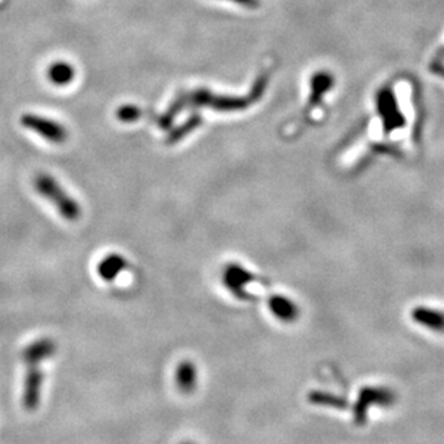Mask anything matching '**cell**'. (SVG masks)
I'll return each mask as SVG.
<instances>
[{
  "mask_svg": "<svg viewBox=\"0 0 444 444\" xmlns=\"http://www.w3.org/2000/svg\"><path fill=\"white\" fill-rule=\"evenodd\" d=\"M35 189L41 196L49 200L57 207L59 214L68 221H77L81 214L80 203L73 200L61 186L58 181L49 174H38L35 178Z\"/></svg>",
  "mask_w": 444,
  "mask_h": 444,
  "instance_id": "1",
  "label": "cell"
},
{
  "mask_svg": "<svg viewBox=\"0 0 444 444\" xmlns=\"http://www.w3.org/2000/svg\"><path fill=\"white\" fill-rule=\"evenodd\" d=\"M44 381H45V376L42 373L41 365H26L22 404L28 411H35L38 409V405L41 403Z\"/></svg>",
  "mask_w": 444,
  "mask_h": 444,
  "instance_id": "2",
  "label": "cell"
},
{
  "mask_svg": "<svg viewBox=\"0 0 444 444\" xmlns=\"http://www.w3.org/2000/svg\"><path fill=\"white\" fill-rule=\"evenodd\" d=\"M255 281V275L237 263H230L223 270V285L237 299H248L246 288Z\"/></svg>",
  "mask_w": 444,
  "mask_h": 444,
  "instance_id": "3",
  "label": "cell"
},
{
  "mask_svg": "<svg viewBox=\"0 0 444 444\" xmlns=\"http://www.w3.org/2000/svg\"><path fill=\"white\" fill-rule=\"evenodd\" d=\"M22 125L32 129V131L38 133L41 137L50 142H64L68 137L66 129L52 120L39 117V115H33V114H25L22 117Z\"/></svg>",
  "mask_w": 444,
  "mask_h": 444,
  "instance_id": "4",
  "label": "cell"
},
{
  "mask_svg": "<svg viewBox=\"0 0 444 444\" xmlns=\"http://www.w3.org/2000/svg\"><path fill=\"white\" fill-rule=\"evenodd\" d=\"M394 401V394L391 390H387V388H371L368 387L360 394V401L355 409V417L357 421H362V417L367 414V410L371 405H390Z\"/></svg>",
  "mask_w": 444,
  "mask_h": 444,
  "instance_id": "5",
  "label": "cell"
},
{
  "mask_svg": "<svg viewBox=\"0 0 444 444\" xmlns=\"http://www.w3.org/2000/svg\"><path fill=\"white\" fill-rule=\"evenodd\" d=\"M58 345L52 338H39L29 344L22 353V360L26 365H41L52 358L57 353Z\"/></svg>",
  "mask_w": 444,
  "mask_h": 444,
  "instance_id": "6",
  "label": "cell"
},
{
  "mask_svg": "<svg viewBox=\"0 0 444 444\" xmlns=\"http://www.w3.org/2000/svg\"><path fill=\"white\" fill-rule=\"evenodd\" d=\"M411 318L420 326L434 334H444V311L432 306H416L411 311Z\"/></svg>",
  "mask_w": 444,
  "mask_h": 444,
  "instance_id": "7",
  "label": "cell"
},
{
  "mask_svg": "<svg viewBox=\"0 0 444 444\" xmlns=\"http://www.w3.org/2000/svg\"><path fill=\"white\" fill-rule=\"evenodd\" d=\"M272 315L281 322L290 324L299 318V306L285 295H272L268 301Z\"/></svg>",
  "mask_w": 444,
  "mask_h": 444,
  "instance_id": "8",
  "label": "cell"
},
{
  "mask_svg": "<svg viewBox=\"0 0 444 444\" xmlns=\"http://www.w3.org/2000/svg\"><path fill=\"white\" fill-rule=\"evenodd\" d=\"M176 384L178 391L183 394H192L197 385V368L194 362L184 360L177 365Z\"/></svg>",
  "mask_w": 444,
  "mask_h": 444,
  "instance_id": "9",
  "label": "cell"
},
{
  "mask_svg": "<svg viewBox=\"0 0 444 444\" xmlns=\"http://www.w3.org/2000/svg\"><path fill=\"white\" fill-rule=\"evenodd\" d=\"M127 268H128V261L124 256H121L118 253H111V255L105 256L102 261L98 263L97 272H98L101 279L111 282V281L117 279V276L121 272H124Z\"/></svg>",
  "mask_w": 444,
  "mask_h": 444,
  "instance_id": "10",
  "label": "cell"
},
{
  "mask_svg": "<svg viewBox=\"0 0 444 444\" xmlns=\"http://www.w3.org/2000/svg\"><path fill=\"white\" fill-rule=\"evenodd\" d=\"M48 77L49 81L55 85H66L72 82L73 77H75V71H73L72 65H69L68 62L59 61L50 65L48 71Z\"/></svg>",
  "mask_w": 444,
  "mask_h": 444,
  "instance_id": "11",
  "label": "cell"
},
{
  "mask_svg": "<svg viewBox=\"0 0 444 444\" xmlns=\"http://www.w3.org/2000/svg\"><path fill=\"white\" fill-rule=\"evenodd\" d=\"M141 117V109L136 105H124L118 108L117 118L122 122H133Z\"/></svg>",
  "mask_w": 444,
  "mask_h": 444,
  "instance_id": "12",
  "label": "cell"
},
{
  "mask_svg": "<svg viewBox=\"0 0 444 444\" xmlns=\"http://www.w3.org/2000/svg\"><path fill=\"white\" fill-rule=\"evenodd\" d=\"M198 122H200V118H198V117H194V118L189 120L183 127H180V128L176 129V131L172 134V137L169 138V142H176V141H178L180 138H183L189 131L194 129V128L198 125Z\"/></svg>",
  "mask_w": 444,
  "mask_h": 444,
  "instance_id": "13",
  "label": "cell"
},
{
  "mask_svg": "<svg viewBox=\"0 0 444 444\" xmlns=\"http://www.w3.org/2000/svg\"><path fill=\"white\" fill-rule=\"evenodd\" d=\"M237 2H242V3H248V5H252V3H253V0H237Z\"/></svg>",
  "mask_w": 444,
  "mask_h": 444,
  "instance_id": "14",
  "label": "cell"
},
{
  "mask_svg": "<svg viewBox=\"0 0 444 444\" xmlns=\"http://www.w3.org/2000/svg\"><path fill=\"white\" fill-rule=\"evenodd\" d=\"M181 444H194L193 441H184V443H181Z\"/></svg>",
  "mask_w": 444,
  "mask_h": 444,
  "instance_id": "15",
  "label": "cell"
}]
</instances>
